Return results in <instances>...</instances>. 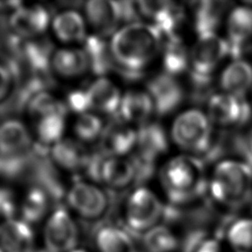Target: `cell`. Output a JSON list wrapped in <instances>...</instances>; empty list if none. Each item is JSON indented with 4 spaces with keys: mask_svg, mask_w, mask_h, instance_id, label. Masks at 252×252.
I'll return each instance as SVG.
<instances>
[{
    "mask_svg": "<svg viewBox=\"0 0 252 252\" xmlns=\"http://www.w3.org/2000/svg\"><path fill=\"white\" fill-rule=\"evenodd\" d=\"M162 35L149 23L120 27L109 40L115 70L126 80L136 81L161 51Z\"/></svg>",
    "mask_w": 252,
    "mask_h": 252,
    "instance_id": "obj_1",
    "label": "cell"
},
{
    "mask_svg": "<svg viewBox=\"0 0 252 252\" xmlns=\"http://www.w3.org/2000/svg\"><path fill=\"white\" fill-rule=\"evenodd\" d=\"M159 181L169 205L174 207L194 204L208 192L206 164L189 154L168 159L159 170Z\"/></svg>",
    "mask_w": 252,
    "mask_h": 252,
    "instance_id": "obj_2",
    "label": "cell"
},
{
    "mask_svg": "<svg viewBox=\"0 0 252 252\" xmlns=\"http://www.w3.org/2000/svg\"><path fill=\"white\" fill-rule=\"evenodd\" d=\"M208 192L222 207L241 208L252 200V169L241 159L219 161L208 180Z\"/></svg>",
    "mask_w": 252,
    "mask_h": 252,
    "instance_id": "obj_3",
    "label": "cell"
},
{
    "mask_svg": "<svg viewBox=\"0 0 252 252\" xmlns=\"http://www.w3.org/2000/svg\"><path fill=\"white\" fill-rule=\"evenodd\" d=\"M170 137L173 143L189 155L202 157L214 137L213 124L207 113L198 108L187 109L174 119Z\"/></svg>",
    "mask_w": 252,
    "mask_h": 252,
    "instance_id": "obj_4",
    "label": "cell"
},
{
    "mask_svg": "<svg viewBox=\"0 0 252 252\" xmlns=\"http://www.w3.org/2000/svg\"><path fill=\"white\" fill-rule=\"evenodd\" d=\"M165 206L148 187L133 189L124 205V221L131 231L146 233L164 219Z\"/></svg>",
    "mask_w": 252,
    "mask_h": 252,
    "instance_id": "obj_5",
    "label": "cell"
},
{
    "mask_svg": "<svg viewBox=\"0 0 252 252\" xmlns=\"http://www.w3.org/2000/svg\"><path fill=\"white\" fill-rule=\"evenodd\" d=\"M207 115L222 130H237L252 118V107L245 97L215 93L207 102Z\"/></svg>",
    "mask_w": 252,
    "mask_h": 252,
    "instance_id": "obj_6",
    "label": "cell"
},
{
    "mask_svg": "<svg viewBox=\"0 0 252 252\" xmlns=\"http://www.w3.org/2000/svg\"><path fill=\"white\" fill-rule=\"evenodd\" d=\"M69 208L82 219L95 220L102 218L109 208V196L92 181L76 180L66 191Z\"/></svg>",
    "mask_w": 252,
    "mask_h": 252,
    "instance_id": "obj_7",
    "label": "cell"
},
{
    "mask_svg": "<svg viewBox=\"0 0 252 252\" xmlns=\"http://www.w3.org/2000/svg\"><path fill=\"white\" fill-rule=\"evenodd\" d=\"M227 56L229 51L224 38L217 33L200 35L190 49L189 75L214 78V73Z\"/></svg>",
    "mask_w": 252,
    "mask_h": 252,
    "instance_id": "obj_8",
    "label": "cell"
},
{
    "mask_svg": "<svg viewBox=\"0 0 252 252\" xmlns=\"http://www.w3.org/2000/svg\"><path fill=\"white\" fill-rule=\"evenodd\" d=\"M42 239L44 248L50 252H71L77 248L79 229L67 209L59 206L48 215Z\"/></svg>",
    "mask_w": 252,
    "mask_h": 252,
    "instance_id": "obj_9",
    "label": "cell"
},
{
    "mask_svg": "<svg viewBox=\"0 0 252 252\" xmlns=\"http://www.w3.org/2000/svg\"><path fill=\"white\" fill-rule=\"evenodd\" d=\"M142 18L147 19L162 35L163 39L177 34L184 19V8L168 0H144L137 2Z\"/></svg>",
    "mask_w": 252,
    "mask_h": 252,
    "instance_id": "obj_10",
    "label": "cell"
},
{
    "mask_svg": "<svg viewBox=\"0 0 252 252\" xmlns=\"http://www.w3.org/2000/svg\"><path fill=\"white\" fill-rule=\"evenodd\" d=\"M168 137L164 128L157 122H148L137 128V143L131 158L156 167L158 159L168 151Z\"/></svg>",
    "mask_w": 252,
    "mask_h": 252,
    "instance_id": "obj_11",
    "label": "cell"
},
{
    "mask_svg": "<svg viewBox=\"0 0 252 252\" xmlns=\"http://www.w3.org/2000/svg\"><path fill=\"white\" fill-rule=\"evenodd\" d=\"M146 91L154 102L155 113L159 116L175 111L185 97L184 88L179 81L164 72L152 77L147 82Z\"/></svg>",
    "mask_w": 252,
    "mask_h": 252,
    "instance_id": "obj_12",
    "label": "cell"
},
{
    "mask_svg": "<svg viewBox=\"0 0 252 252\" xmlns=\"http://www.w3.org/2000/svg\"><path fill=\"white\" fill-rule=\"evenodd\" d=\"M51 20L48 9L42 5H21L12 11L9 25L16 36L29 40L38 38L45 32Z\"/></svg>",
    "mask_w": 252,
    "mask_h": 252,
    "instance_id": "obj_13",
    "label": "cell"
},
{
    "mask_svg": "<svg viewBox=\"0 0 252 252\" xmlns=\"http://www.w3.org/2000/svg\"><path fill=\"white\" fill-rule=\"evenodd\" d=\"M229 56L242 59L252 40V6L232 7L226 18V38Z\"/></svg>",
    "mask_w": 252,
    "mask_h": 252,
    "instance_id": "obj_14",
    "label": "cell"
},
{
    "mask_svg": "<svg viewBox=\"0 0 252 252\" xmlns=\"http://www.w3.org/2000/svg\"><path fill=\"white\" fill-rule=\"evenodd\" d=\"M84 17L95 34L112 35L123 23L121 1L91 0L85 3Z\"/></svg>",
    "mask_w": 252,
    "mask_h": 252,
    "instance_id": "obj_15",
    "label": "cell"
},
{
    "mask_svg": "<svg viewBox=\"0 0 252 252\" xmlns=\"http://www.w3.org/2000/svg\"><path fill=\"white\" fill-rule=\"evenodd\" d=\"M100 182L115 192L137 188V170L131 158L105 156L100 169Z\"/></svg>",
    "mask_w": 252,
    "mask_h": 252,
    "instance_id": "obj_16",
    "label": "cell"
},
{
    "mask_svg": "<svg viewBox=\"0 0 252 252\" xmlns=\"http://www.w3.org/2000/svg\"><path fill=\"white\" fill-rule=\"evenodd\" d=\"M100 142L105 156L126 157L136 148L137 129L118 118L104 128Z\"/></svg>",
    "mask_w": 252,
    "mask_h": 252,
    "instance_id": "obj_17",
    "label": "cell"
},
{
    "mask_svg": "<svg viewBox=\"0 0 252 252\" xmlns=\"http://www.w3.org/2000/svg\"><path fill=\"white\" fill-rule=\"evenodd\" d=\"M233 3L223 0H205L193 3V28L200 35L216 33L232 9Z\"/></svg>",
    "mask_w": 252,
    "mask_h": 252,
    "instance_id": "obj_18",
    "label": "cell"
},
{
    "mask_svg": "<svg viewBox=\"0 0 252 252\" xmlns=\"http://www.w3.org/2000/svg\"><path fill=\"white\" fill-rule=\"evenodd\" d=\"M35 238L32 226L21 219L0 221V252H34Z\"/></svg>",
    "mask_w": 252,
    "mask_h": 252,
    "instance_id": "obj_19",
    "label": "cell"
},
{
    "mask_svg": "<svg viewBox=\"0 0 252 252\" xmlns=\"http://www.w3.org/2000/svg\"><path fill=\"white\" fill-rule=\"evenodd\" d=\"M86 92L92 111L117 116L122 94L114 82L106 77H97Z\"/></svg>",
    "mask_w": 252,
    "mask_h": 252,
    "instance_id": "obj_20",
    "label": "cell"
},
{
    "mask_svg": "<svg viewBox=\"0 0 252 252\" xmlns=\"http://www.w3.org/2000/svg\"><path fill=\"white\" fill-rule=\"evenodd\" d=\"M155 113L152 97L147 91L131 90L122 94L118 114L122 121L138 127L150 122Z\"/></svg>",
    "mask_w": 252,
    "mask_h": 252,
    "instance_id": "obj_21",
    "label": "cell"
},
{
    "mask_svg": "<svg viewBox=\"0 0 252 252\" xmlns=\"http://www.w3.org/2000/svg\"><path fill=\"white\" fill-rule=\"evenodd\" d=\"M32 146L31 133L22 121L10 118L0 123V156L20 158Z\"/></svg>",
    "mask_w": 252,
    "mask_h": 252,
    "instance_id": "obj_22",
    "label": "cell"
},
{
    "mask_svg": "<svg viewBox=\"0 0 252 252\" xmlns=\"http://www.w3.org/2000/svg\"><path fill=\"white\" fill-rule=\"evenodd\" d=\"M50 27L54 36L66 44L83 43L88 36L85 17L73 9L57 13L52 18Z\"/></svg>",
    "mask_w": 252,
    "mask_h": 252,
    "instance_id": "obj_23",
    "label": "cell"
},
{
    "mask_svg": "<svg viewBox=\"0 0 252 252\" xmlns=\"http://www.w3.org/2000/svg\"><path fill=\"white\" fill-rule=\"evenodd\" d=\"M50 68L61 78L75 79L90 71L83 48L65 46L53 51Z\"/></svg>",
    "mask_w": 252,
    "mask_h": 252,
    "instance_id": "obj_24",
    "label": "cell"
},
{
    "mask_svg": "<svg viewBox=\"0 0 252 252\" xmlns=\"http://www.w3.org/2000/svg\"><path fill=\"white\" fill-rule=\"evenodd\" d=\"M219 83L223 93L244 97L252 91V65L243 59L233 60L221 72Z\"/></svg>",
    "mask_w": 252,
    "mask_h": 252,
    "instance_id": "obj_25",
    "label": "cell"
},
{
    "mask_svg": "<svg viewBox=\"0 0 252 252\" xmlns=\"http://www.w3.org/2000/svg\"><path fill=\"white\" fill-rule=\"evenodd\" d=\"M49 153L56 166L71 172L83 170L90 156L81 142L70 138L62 139Z\"/></svg>",
    "mask_w": 252,
    "mask_h": 252,
    "instance_id": "obj_26",
    "label": "cell"
},
{
    "mask_svg": "<svg viewBox=\"0 0 252 252\" xmlns=\"http://www.w3.org/2000/svg\"><path fill=\"white\" fill-rule=\"evenodd\" d=\"M83 49L89 61V68L95 76L105 77L115 70V63L110 51L109 41L95 33L88 34L83 42Z\"/></svg>",
    "mask_w": 252,
    "mask_h": 252,
    "instance_id": "obj_27",
    "label": "cell"
},
{
    "mask_svg": "<svg viewBox=\"0 0 252 252\" xmlns=\"http://www.w3.org/2000/svg\"><path fill=\"white\" fill-rule=\"evenodd\" d=\"M160 52L164 73L176 77L189 71L190 50L178 34L164 38Z\"/></svg>",
    "mask_w": 252,
    "mask_h": 252,
    "instance_id": "obj_28",
    "label": "cell"
},
{
    "mask_svg": "<svg viewBox=\"0 0 252 252\" xmlns=\"http://www.w3.org/2000/svg\"><path fill=\"white\" fill-rule=\"evenodd\" d=\"M98 252H137L135 243L127 230L115 225H103L94 235Z\"/></svg>",
    "mask_w": 252,
    "mask_h": 252,
    "instance_id": "obj_29",
    "label": "cell"
},
{
    "mask_svg": "<svg viewBox=\"0 0 252 252\" xmlns=\"http://www.w3.org/2000/svg\"><path fill=\"white\" fill-rule=\"evenodd\" d=\"M50 198L40 186L29 188L19 202L21 220L32 225L40 221L48 212Z\"/></svg>",
    "mask_w": 252,
    "mask_h": 252,
    "instance_id": "obj_30",
    "label": "cell"
},
{
    "mask_svg": "<svg viewBox=\"0 0 252 252\" xmlns=\"http://www.w3.org/2000/svg\"><path fill=\"white\" fill-rule=\"evenodd\" d=\"M65 130L66 118L64 113H55L41 117L36 120V143L34 145L39 149H48L50 151L54 145L64 139Z\"/></svg>",
    "mask_w": 252,
    "mask_h": 252,
    "instance_id": "obj_31",
    "label": "cell"
},
{
    "mask_svg": "<svg viewBox=\"0 0 252 252\" xmlns=\"http://www.w3.org/2000/svg\"><path fill=\"white\" fill-rule=\"evenodd\" d=\"M20 53L32 74L43 75L49 70L53 52H51L48 43L44 40L39 38L24 40Z\"/></svg>",
    "mask_w": 252,
    "mask_h": 252,
    "instance_id": "obj_32",
    "label": "cell"
},
{
    "mask_svg": "<svg viewBox=\"0 0 252 252\" xmlns=\"http://www.w3.org/2000/svg\"><path fill=\"white\" fill-rule=\"evenodd\" d=\"M28 113L34 119L55 114L66 113V105L47 90L41 91L34 94L26 104Z\"/></svg>",
    "mask_w": 252,
    "mask_h": 252,
    "instance_id": "obj_33",
    "label": "cell"
},
{
    "mask_svg": "<svg viewBox=\"0 0 252 252\" xmlns=\"http://www.w3.org/2000/svg\"><path fill=\"white\" fill-rule=\"evenodd\" d=\"M102 119L93 111L78 115L73 124V132L81 143H91L101 138L104 131Z\"/></svg>",
    "mask_w": 252,
    "mask_h": 252,
    "instance_id": "obj_34",
    "label": "cell"
},
{
    "mask_svg": "<svg viewBox=\"0 0 252 252\" xmlns=\"http://www.w3.org/2000/svg\"><path fill=\"white\" fill-rule=\"evenodd\" d=\"M144 246L148 252H174L179 241L165 225L158 224L144 233Z\"/></svg>",
    "mask_w": 252,
    "mask_h": 252,
    "instance_id": "obj_35",
    "label": "cell"
},
{
    "mask_svg": "<svg viewBox=\"0 0 252 252\" xmlns=\"http://www.w3.org/2000/svg\"><path fill=\"white\" fill-rule=\"evenodd\" d=\"M226 238L235 249L243 252L252 250V219H238L230 222Z\"/></svg>",
    "mask_w": 252,
    "mask_h": 252,
    "instance_id": "obj_36",
    "label": "cell"
},
{
    "mask_svg": "<svg viewBox=\"0 0 252 252\" xmlns=\"http://www.w3.org/2000/svg\"><path fill=\"white\" fill-rule=\"evenodd\" d=\"M19 212V202L12 189L0 186V220L14 219Z\"/></svg>",
    "mask_w": 252,
    "mask_h": 252,
    "instance_id": "obj_37",
    "label": "cell"
},
{
    "mask_svg": "<svg viewBox=\"0 0 252 252\" xmlns=\"http://www.w3.org/2000/svg\"><path fill=\"white\" fill-rule=\"evenodd\" d=\"M66 108L73 111L74 113L80 115L91 111L89 98L86 90H73L66 97V102H64Z\"/></svg>",
    "mask_w": 252,
    "mask_h": 252,
    "instance_id": "obj_38",
    "label": "cell"
},
{
    "mask_svg": "<svg viewBox=\"0 0 252 252\" xmlns=\"http://www.w3.org/2000/svg\"><path fill=\"white\" fill-rule=\"evenodd\" d=\"M238 156L252 169V127L241 135Z\"/></svg>",
    "mask_w": 252,
    "mask_h": 252,
    "instance_id": "obj_39",
    "label": "cell"
},
{
    "mask_svg": "<svg viewBox=\"0 0 252 252\" xmlns=\"http://www.w3.org/2000/svg\"><path fill=\"white\" fill-rule=\"evenodd\" d=\"M193 252H222V249L218 239L213 237L205 238L203 236L198 241Z\"/></svg>",
    "mask_w": 252,
    "mask_h": 252,
    "instance_id": "obj_40",
    "label": "cell"
},
{
    "mask_svg": "<svg viewBox=\"0 0 252 252\" xmlns=\"http://www.w3.org/2000/svg\"><path fill=\"white\" fill-rule=\"evenodd\" d=\"M13 76L6 65L0 64V101L9 94L11 89Z\"/></svg>",
    "mask_w": 252,
    "mask_h": 252,
    "instance_id": "obj_41",
    "label": "cell"
},
{
    "mask_svg": "<svg viewBox=\"0 0 252 252\" xmlns=\"http://www.w3.org/2000/svg\"><path fill=\"white\" fill-rule=\"evenodd\" d=\"M71 252H89V251L86 249H83V248H76V249L72 250Z\"/></svg>",
    "mask_w": 252,
    "mask_h": 252,
    "instance_id": "obj_42",
    "label": "cell"
},
{
    "mask_svg": "<svg viewBox=\"0 0 252 252\" xmlns=\"http://www.w3.org/2000/svg\"><path fill=\"white\" fill-rule=\"evenodd\" d=\"M34 252H50V251H48L47 249H45V248H42V249H38V250H35Z\"/></svg>",
    "mask_w": 252,
    "mask_h": 252,
    "instance_id": "obj_43",
    "label": "cell"
},
{
    "mask_svg": "<svg viewBox=\"0 0 252 252\" xmlns=\"http://www.w3.org/2000/svg\"><path fill=\"white\" fill-rule=\"evenodd\" d=\"M251 210H252V200H251Z\"/></svg>",
    "mask_w": 252,
    "mask_h": 252,
    "instance_id": "obj_44",
    "label": "cell"
},
{
    "mask_svg": "<svg viewBox=\"0 0 252 252\" xmlns=\"http://www.w3.org/2000/svg\"><path fill=\"white\" fill-rule=\"evenodd\" d=\"M251 93H252V91H251Z\"/></svg>",
    "mask_w": 252,
    "mask_h": 252,
    "instance_id": "obj_45",
    "label": "cell"
}]
</instances>
